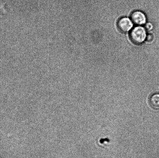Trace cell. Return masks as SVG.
Instances as JSON below:
<instances>
[{"label": "cell", "instance_id": "obj_4", "mask_svg": "<svg viewBox=\"0 0 159 158\" xmlns=\"http://www.w3.org/2000/svg\"><path fill=\"white\" fill-rule=\"evenodd\" d=\"M151 106L155 109L159 108V94H155L151 96L149 99Z\"/></svg>", "mask_w": 159, "mask_h": 158}, {"label": "cell", "instance_id": "obj_1", "mask_svg": "<svg viewBox=\"0 0 159 158\" xmlns=\"http://www.w3.org/2000/svg\"><path fill=\"white\" fill-rule=\"evenodd\" d=\"M147 35L145 29L142 26H138L132 29L130 36L132 42L135 44L140 45L146 40Z\"/></svg>", "mask_w": 159, "mask_h": 158}, {"label": "cell", "instance_id": "obj_2", "mask_svg": "<svg viewBox=\"0 0 159 158\" xmlns=\"http://www.w3.org/2000/svg\"><path fill=\"white\" fill-rule=\"evenodd\" d=\"M117 26L120 31L123 33H126L131 30L133 26V23L131 19L124 17L118 20Z\"/></svg>", "mask_w": 159, "mask_h": 158}, {"label": "cell", "instance_id": "obj_3", "mask_svg": "<svg viewBox=\"0 0 159 158\" xmlns=\"http://www.w3.org/2000/svg\"><path fill=\"white\" fill-rule=\"evenodd\" d=\"M131 19L134 24L138 26L145 24L147 21L145 15L139 11H135L132 12L131 15Z\"/></svg>", "mask_w": 159, "mask_h": 158}, {"label": "cell", "instance_id": "obj_6", "mask_svg": "<svg viewBox=\"0 0 159 158\" xmlns=\"http://www.w3.org/2000/svg\"><path fill=\"white\" fill-rule=\"evenodd\" d=\"M153 35H152V34H149L147 35V37H146V41L150 42L152 41V40H153Z\"/></svg>", "mask_w": 159, "mask_h": 158}, {"label": "cell", "instance_id": "obj_5", "mask_svg": "<svg viewBox=\"0 0 159 158\" xmlns=\"http://www.w3.org/2000/svg\"><path fill=\"white\" fill-rule=\"evenodd\" d=\"M145 28L148 30H151L153 28V26H152V23H147L146 24Z\"/></svg>", "mask_w": 159, "mask_h": 158}]
</instances>
